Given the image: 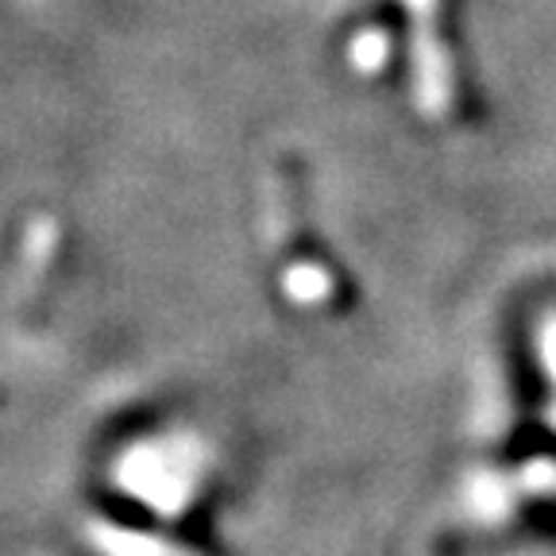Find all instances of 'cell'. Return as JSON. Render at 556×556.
Here are the masks:
<instances>
[{
    "mask_svg": "<svg viewBox=\"0 0 556 556\" xmlns=\"http://www.w3.org/2000/svg\"><path fill=\"white\" fill-rule=\"evenodd\" d=\"M409 16V74L414 101L426 116H444L456 97L452 54L441 39V0H402Z\"/></svg>",
    "mask_w": 556,
    "mask_h": 556,
    "instance_id": "cell-1",
    "label": "cell"
},
{
    "mask_svg": "<svg viewBox=\"0 0 556 556\" xmlns=\"http://www.w3.org/2000/svg\"><path fill=\"white\" fill-rule=\"evenodd\" d=\"M348 54H352V66H356L359 74H379V70L387 66V59H391V35L379 31V27H364V31L352 39Z\"/></svg>",
    "mask_w": 556,
    "mask_h": 556,
    "instance_id": "cell-2",
    "label": "cell"
},
{
    "mask_svg": "<svg viewBox=\"0 0 556 556\" xmlns=\"http://www.w3.org/2000/svg\"><path fill=\"white\" fill-rule=\"evenodd\" d=\"M287 290L298 298V302H313V298H325L329 294V275L321 267H290L287 275Z\"/></svg>",
    "mask_w": 556,
    "mask_h": 556,
    "instance_id": "cell-3",
    "label": "cell"
}]
</instances>
